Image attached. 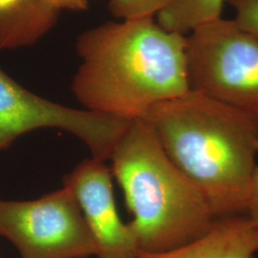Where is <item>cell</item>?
Masks as SVG:
<instances>
[{
	"label": "cell",
	"instance_id": "30bf717a",
	"mask_svg": "<svg viewBox=\"0 0 258 258\" xmlns=\"http://www.w3.org/2000/svg\"><path fill=\"white\" fill-rule=\"evenodd\" d=\"M227 0H170L157 15V22L167 31L187 36L195 29L221 19Z\"/></svg>",
	"mask_w": 258,
	"mask_h": 258
},
{
	"label": "cell",
	"instance_id": "7a4b0ae2",
	"mask_svg": "<svg viewBox=\"0 0 258 258\" xmlns=\"http://www.w3.org/2000/svg\"><path fill=\"white\" fill-rule=\"evenodd\" d=\"M214 216L245 215L257 166L258 118L189 90L142 117Z\"/></svg>",
	"mask_w": 258,
	"mask_h": 258
},
{
	"label": "cell",
	"instance_id": "ba28073f",
	"mask_svg": "<svg viewBox=\"0 0 258 258\" xmlns=\"http://www.w3.org/2000/svg\"><path fill=\"white\" fill-rule=\"evenodd\" d=\"M258 226L246 215L218 218L198 239L161 252L136 258H256Z\"/></svg>",
	"mask_w": 258,
	"mask_h": 258
},
{
	"label": "cell",
	"instance_id": "52a82bcc",
	"mask_svg": "<svg viewBox=\"0 0 258 258\" xmlns=\"http://www.w3.org/2000/svg\"><path fill=\"white\" fill-rule=\"evenodd\" d=\"M63 184L71 189L92 235L98 258H136L135 237L120 219L112 185V173L103 161L85 160L66 175Z\"/></svg>",
	"mask_w": 258,
	"mask_h": 258
},
{
	"label": "cell",
	"instance_id": "5b68a950",
	"mask_svg": "<svg viewBox=\"0 0 258 258\" xmlns=\"http://www.w3.org/2000/svg\"><path fill=\"white\" fill-rule=\"evenodd\" d=\"M0 236L21 258H88L92 235L71 189L64 186L32 201L0 200Z\"/></svg>",
	"mask_w": 258,
	"mask_h": 258
},
{
	"label": "cell",
	"instance_id": "6da1fadb",
	"mask_svg": "<svg viewBox=\"0 0 258 258\" xmlns=\"http://www.w3.org/2000/svg\"><path fill=\"white\" fill-rule=\"evenodd\" d=\"M76 47L82 63L72 90L86 110L135 120L189 91L186 36L153 18L106 22L83 32Z\"/></svg>",
	"mask_w": 258,
	"mask_h": 258
},
{
	"label": "cell",
	"instance_id": "8992f818",
	"mask_svg": "<svg viewBox=\"0 0 258 258\" xmlns=\"http://www.w3.org/2000/svg\"><path fill=\"white\" fill-rule=\"evenodd\" d=\"M130 121L51 102L30 92L0 68V150L31 131L58 128L83 141L92 158L105 162Z\"/></svg>",
	"mask_w": 258,
	"mask_h": 258
},
{
	"label": "cell",
	"instance_id": "3957f363",
	"mask_svg": "<svg viewBox=\"0 0 258 258\" xmlns=\"http://www.w3.org/2000/svg\"><path fill=\"white\" fill-rule=\"evenodd\" d=\"M111 173L123 191L140 253L198 239L217 218L202 192L166 155L142 118L132 120L111 154Z\"/></svg>",
	"mask_w": 258,
	"mask_h": 258
},
{
	"label": "cell",
	"instance_id": "5bb4252c",
	"mask_svg": "<svg viewBox=\"0 0 258 258\" xmlns=\"http://www.w3.org/2000/svg\"><path fill=\"white\" fill-rule=\"evenodd\" d=\"M60 11H83L88 7V0H51Z\"/></svg>",
	"mask_w": 258,
	"mask_h": 258
},
{
	"label": "cell",
	"instance_id": "277c9868",
	"mask_svg": "<svg viewBox=\"0 0 258 258\" xmlns=\"http://www.w3.org/2000/svg\"><path fill=\"white\" fill-rule=\"evenodd\" d=\"M189 90L258 118V39L218 19L186 36Z\"/></svg>",
	"mask_w": 258,
	"mask_h": 258
},
{
	"label": "cell",
	"instance_id": "9c48e42d",
	"mask_svg": "<svg viewBox=\"0 0 258 258\" xmlns=\"http://www.w3.org/2000/svg\"><path fill=\"white\" fill-rule=\"evenodd\" d=\"M60 12L51 0H0V52L35 45Z\"/></svg>",
	"mask_w": 258,
	"mask_h": 258
},
{
	"label": "cell",
	"instance_id": "4fadbf2b",
	"mask_svg": "<svg viewBox=\"0 0 258 258\" xmlns=\"http://www.w3.org/2000/svg\"><path fill=\"white\" fill-rule=\"evenodd\" d=\"M245 215L258 226V160L255 173L249 190L247 211Z\"/></svg>",
	"mask_w": 258,
	"mask_h": 258
},
{
	"label": "cell",
	"instance_id": "7c38bea8",
	"mask_svg": "<svg viewBox=\"0 0 258 258\" xmlns=\"http://www.w3.org/2000/svg\"><path fill=\"white\" fill-rule=\"evenodd\" d=\"M235 12L234 23L258 39V0H227Z\"/></svg>",
	"mask_w": 258,
	"mask_h": 258
},
{
	"label": "cell",
	"instance_id": "8fae6325",
	"mask_svg": "<svg viewBox=\"0 0 258 258\" xmlns=\"http://www.w3.org/2000/svg\"><path fill=\"white\" fill-rule=\"evenodd\" d=\"M170 2V0H109L112 15L122 19L153 18Z\"/></svg>",
	"mask_w": 258,
	"mask_h": 258
}]
</instances>
